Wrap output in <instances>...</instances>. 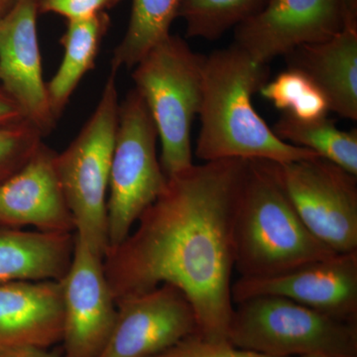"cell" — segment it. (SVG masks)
<instances>
[{"mask_svg": "<svg viewBox=\"0 0 357 357\" xmlns=\"http://www.w3.org/2000/svg\"><path fill=\"white\" fill-rule=\"evenodd\" d=\"M248 160L192 165L168 178L103 269L115 303L169 284L191 303L198 335L229 342L234 304L231 222Z\"/></svg>", "mask_w": 357, "mask_h": 357, "instance_id": "6da1fadb", "label": "cell"}, {"mask_svg": "<svg viewBox=\"0 0 357 357\" xmlns=\"http://www.w3.org/2000/svg\"><path fill=\"white\" fill-rule=\"evenodd\" d=\"M269 65L236 44L206 56L195 154L204 162L268 160L288 163L319 157L277 137L253 107L252 98L269 79Z\"/></svg>", "mask_w": 357, "mask_h": 357, "instance_id": "7a4b0ae2", "label": "cell"}, {"mask_svg": "<svg viewBox=\"0 0 357 357\" xmlns=\"http://www.w3.org/2000/svg\"><path fill=\"white\" fill-rule=\"evenodd\" d=\"M234 269L244 278L275 276L335 255L294 208L277 163L248 160L231 222Z\"/></svg>", "mask_w": 357, "mask_h": 357, "instance_id": "3957f363", "label": "cell"}, {"mask_svg": "<svg viewBox=\"0 0 357 357\" xmlns=\"http://www.w3.org/2000/svg\"><path fill=\"white\" fill-rule=\"evenodd\" d=\"M204 61L206 56L170 34L133 68L134 89L158 131L160 163L167 178L194 165L191 132L201 107Z\"/></svg>", "mask_w": 357, "mask_h": 357, "instance_id": "277c9868", "label": "cell"}, {"mask_svg": "<svg viewBox=\"0 0 357 357\" xmlns=\"http://www.w3.org/2000/svg\"><path fill=\"white\" fill-rule=\"evenodd\" d=\"M115 75L105 82L95 110L79 134L56 157L75 234L98 255L109 249L107 197L119 98Z\"/></svg>", "mask_w": 357, "mask_h": 357, "instance_id": "5b68a950", "label": "cell"}, {"mask_svg": "<svg viewBox=\"0 0 357 357\" xmlns=\"http://www.w3.org/2000/svg\"><path fill=\"white\" fill-rule=\"evenodd\" d=\"M229 342L271 357H357V325L286 298L260 296L234 305Z\"/></svg>", "mask_w": 357, "mask_h": 357, "instance_id": "8992f818", "label": "cell"}, {"mask_svg": "<svg viewBox=\"0 0 357 357\" xmlns=\"http://www.w3.org/2000/svg\"><path fill=\"white\" fill-rule=\"evenodd\" d=\"M158 131L146 103L135 89L119 102L110 168L107 229L110 248L122 243L138 218L165 190Z\"/></svg>", "mask_w": 357, "mask_h": 357, "instance_id": "52a82bcc", "label": "cell"}, {"mask_svg": "<svg viewBox=\"0 0 357 357\" xmlns=\"http://www.w3.org/2000/svg\"><path fill=\"white\" fill-rule=\"evenodd\" d=\"M277 166L312 236L335 253L357 251V176L321 157Z\"/></svg>", "mask_w": 357, "mask_h": 357, "instance_id": "ba28073f", "label": "cell"}, {"mask_svg": "<svg viewBox=\"0 0 357 357\" xmlns=\"http://www.w3.org/2000/svg\"><path fill=\"white\" fill-rule=\"evenodd\" d=\"M198 333L187 297L169 284L116 302V318L98 357H151Z\"/></svg>", "mask_w": 357, "mask_h": 357, "instance_id": "9c48e42d", "label": "cell"}, {"mask_svg": "<svg viewBox=\"0 0 357 357\" xmlns=\"http://www.w3.org/2000/svg\"><path fill=\"white\" fill-rule=\"evenodd\" d=\"M39 3L40 0H15L0 18V88L45 137L58 121L44 81L37 30Z\"/></svg>", "mask_w": 357, "mask_h": 357, "instance_id": "30bf717a", "label": "cell"}, {"mask_svg": "<svg viewBox=\"0 0 357 357\" xmlns=\"http://www.w3.org/2000/svg\"><path fill=\"white\" fill-rule=\"evenodd\" d=\"M102 259L76 236L72 262L61 280L64 357H98L112 333L116 303Z\"/></svg>", "mask_w": 357, "mask_h": 357, "instance_id": "8fae6325", "label": "cell"}, {"mask_svg": "<svg viewBox=\"0 0 357 357\" xmlns=\"http://www.w3.org/2000/svg\"><path fill=\"white\" fill-rule=\"evenodd\" d=\"M260 296L290 299L335 318L357 319V251L335 253L264 278L239 277L231 286L232 302Z\"/></svg>", "mask_w": 357, "mask_h": 357, "instance_id": "7c38bea8", "label": "cell"}, {"mask_svg": "<svg viewBox=\"0 0 357 357\" xmlns=\"http://www.w3.org/2000/svg\"><path fill=\"white\" fill-rule=\"evenodd\" d=\"M342 29L340 0H269L259 13L234 29V44L269 65L296 47L325 41Z\"/></svg>", "mask_w": 357, "mask_h": 357, "instance_id": "4fadbf2b", "label": "cell"}, {"mask_svg": "<svg viewBox=\"0 0 357 357\" xmlns=\"http://www.w3.org/2000/svg\"><path fill=\"white\" fill-rule=\"evenodd\" d=\"M56 157L57 152L43 142L20 170L0 184V225L75 234Z\"/></svg>", "mask_w": 357, "mask_h": 357, "instance_id": "5bb4252c", "label": "cell"}, {"mask_svg": "<svg viewBox=\"0 0 357 357\" xmlns=\"http://www.w3.org/2000/svg\"><path fill=\"white\" fill-rule=\"evenodd\" d=\"M61 281L0 284V347L49 349L62 340Z\"/></svg>", "mask_w": 357, "mask_h": 357, "instance_id": "9a60e30c", "label": "cell"}, {"mask_svg": "<svg viewBox=\"0 0 357 357\" xmlns=\"http://www.w3.org/2000/svg\"><path fill=\"white\" fill-rule=\"evenodd\" d=\"M288 68L306 74L321 89L331 112L357 119V29L344 28L332 38L296 47L285 56Z\"/></svg>", "mask_w": 357, "mask_h": 357, "instance_id": "2e32d148", "label": "cell"}, {"mask_svg": "<svg viewBox=\"0 0 357 357\" xmlns=\"http://www.w3.org/2000/svg\"><path fill=\"white\" fill-rule=\"evenodd\" d=\"M76 234L0 225V284L61 281L74 255Z\"/></svg>", "mask_w": 357, "mask_h": 357, "instance_id": "e0dca14e", "label": "cell"}, {"mask_svg": "<svg viewBox=\"0 0 357 357\" xmlns=\"http://www.w3.org/2000/svg\"><path fill=\"white\" fill-rule=\"evenodd\" d=\"M109 26L110 17L105 11L84 20L68 21L60 39L64 50L62 62L46 83L52 112L57 121L82 79L95 68Z\"/></svg>", "mask_w": 357, "mask_h": 357, "instance_id": "ac0fdd59", "label": "cell"}, {"mask_svg": "<svg viewBox=\"0 0 357 357\" xmlns=\"http://www.w3.org/2000/svg\"><path fill=\"white\" fill-rule=\"evenodd\" d=\"M271 128L284 142L310 150L357 176L356 129L340 130L328 116L301 121L286 114H282Z\"/></svg>", "mask_w": 357, "mask_h": 357, "instance_id": "d6986e66", "label": "cell"}, {"mask_svg": "<svg viewBox=\"0 0 357 357\" xmlns=\"http://www.w3.org/2000/svg\"><path fill=\"white\" fill-rule=\"evenodd\" d=\"M180 0H132L128 29L112 53V73L133 69L152 47L171 34Z\"/></svg>", "mask_w": 357, "mask_h": 357, "instance_id": "ffe728a7", "label": "cell"}, {"mask_svg": "<svg viewBox=\"0 0 357 357\" xmlns=\"http://www.w3.org/2000/svg\"><path fill=\"white\" fill-rule=\"evenodd\" d=\"M268 1L180 0L177 18L184 20L188 37L215 41L259 13Z\"/></svg>", "mask_w": 357, "mask_h": 357, "instance_id": "44dd1931", "label": "cell"}, {"mask_svg": "<svg viewBox=\"0 0 357 357\" xmlns=\"http://www.w3.org/2000/svg\"><path fill=\"white\" fill-rule=\"evenodd\" d=\"M259 93L277 109L301 121L324 119L331 112L325 93L299 70L288 68L268 81Z\"/></svg>", "mask_w": 357, "mask_h": 357, "instance_id": "7402d4cb", "label": "cell"}, {"mask_svg": "<svg viewBox=\"0 0 357 357\" xmlns=\"http://www.w3.org/2000/svg\"><path fill=\"white\" fill-rule=\"evenodd\" d=\"M43 138L25 119L0 128V184L31 158Z\"/></svg>", "mask_w": 357, "mask_h": 357, "instance_id": "603a6c76", "label": "cell"}, {"mask_svg": "<svg viewBox=\"0 0 357 357\" xmlns=\"http://www.w3.org/2000/svg\"><path fill=\"white\" fill-rule=\"evenodd\" d=\"M151 357H271L245 351L229 342L206 340L198 333L183 338L177 344Z\"/></svg>", "mask_w": 357, "mask_h": 357, "instance_id": "cb8c5ba5", "label": "cell"}, {"mask_svg": "<svg viewBox=\"0 0 357 357\" xmlns=\"http://www.w3.org/2000/svg\"><path fill=\"white\" fill-rule=\"evenodd\" d=\"M121 0H40L39 13L56 14L67 21L84 20L105 13Z\"/></svg>", "mask_w": 357, "mask_h": 357, "instance_id": "d4e9b609", "label": "cell"}, {"mask_svg": "<svg viewBox=\"0 0 357 357\" xmlns=\"http://www.w3.org/2000/svg\"><path fill=\"white\" fill-rule=\"evenodd\" d=\"M20 107L0 88V128L23 121Z\"/></svg>", "mask_w": 357, "mask_h": 357, "instance_id": "484cf974", "label": "cell"}, {"mask_svg": "<svg viewBox=\"0 0 357 357\" xmlns=\"http://www.w3.org/2000/svg\"><path fill=\"white\" fill-rule=\"evenodd\" d=\"M47 349L29 345L0 347V357H59L50 354Z\"/></svg>", "mask_w": 357, "mask_h": 357, "instance_id": "4316f807", "label": "cell"}, {"mask_svg": "<svg viewBox=\"0 0 357 357\" xmlns=\"http://www.w3.org/2000/svg\"><path fill=\"white\" fill-rule=\"evenodd\" d=\"M344 15V28L357 29V0H340Z\"/></svg>", "mask_w": 357, "mask_h": 357, "instance_id": "83f0119b", "label": "cell"}, {"mask_svg": "<svg viewBox=\"0 0 357 357\" xmlns=\"http://www.w3.org/2000/svg\"><path fill=\"white\" fill-rule=\"evenodd\" d=\"M15 0H0V18L3 17L11 8Z\"/></svg>", "mask_w": 357, "mask_h": 357, "instance_id": "f1b7e54d", "label": "cell"}, {"mask_svg": "<svg viewBox=\"0 0 357 357\" xmlns=\"http://www.w3.org/2000/svg\"><path fill=\"white\" fill-rule=\"evenodd\" d=\"M298 357H344V356H326V354H314V356H304Z\"/></svg>", "mask_w": 357, "mask_h": 357, "instance_id": "f546056e", "label": "cell"}]
</instances>
